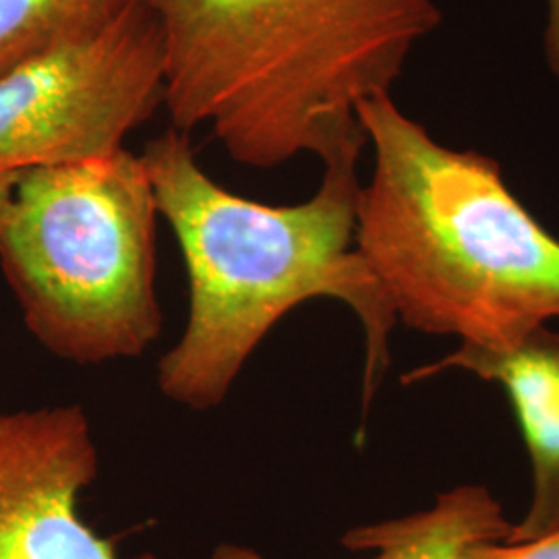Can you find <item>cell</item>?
Here are the masks:
<instances>
[{
    "label": "cell",
    "mask_w": 559,
    "mask_h": 559,
    "mask_svg": "<svg viewBox=\"0 0 559 559\" xmlns=\"http://www.w3.org/2000/svg\"><path fill=\"white\" fill-rule=\"evenodd\" d=\"M362 147L323 164L313 198L267 205L224 189L201 168L187 133L147 141L158 216L179 242L189 316L158 362V390L191 411L228 399L249 357L286 313L307 300L348 305L365 330V404L388 367L396 313L355 242Z\"/></svg>",
    "instance_id": "1"
},
{
    "label": "cell",
    "mask_w": 559,
    "mask_h": 559,
    "mask_svg": "<svg viewBox=\"0 0 559 559\" xmlns=\"http://www.w3.org/2000/svg\"><path fill=\"white\" fill-rule=\"evenodd\" d=\"M160 25L164 106L235 162L323 164L365 147L362 102L392 94L436 0H143Z\"/></svg>",
    "instance_id": "2"
},
{
    "label": "cell",
    "mask_w": 559,
    "mask_h": 559,
    "mask_svg": "<svg viewBox=\"0 0 559 559\" xmlns=\"http://www.w3.org/2000/svg\"><path fill=\"white\" fill-rule=\"evenodd\" d=\"M357 119L373 170L355 242L396 320L493 346L559 318V239L498 162L443 145L392 94L362 102Z\"/></svg>",
    "instance_id": "3"
},
{
    "label": "cell",
    "mask_w": 559,
    "mask_h": 559,
    "mask_svg": "<svg viewBox=\"0 0 559 559\" xmlns=\"http://www.w3.org/2000/svg\"><path fill=\"white\" fill-rule=\"evenodd\" d=\"M156 221L145 162L127 147L0 180V270L50 355L135 359L160 336Z\"/></svg>",
    "instance_id": "4"
},
{
    "label": "cell",
    "mask_w": 559,
    "mask_h": 559,
    "mask_svg": "<svg viewBox=\"0 0 559 559\" xmlns=\"http://www.w3.org/2000/svg\"><path fill=\"white\" fill-rule=\"evenodd\" d=\"M162 106L160 25L138 0L100 32L0 78V180L112 154Z\"/></svg>",
    "instance_id": "5"
},
{
    "label": "cell",
    "mask_w": 559,
    "mask_h": 559,
    "mask_svg": "<svg viewBox=\"0 0 559 559\" xmlns=\"http://www.w3.org/2000/svg\"><path fill=\"white\" fill-rule=\"evenodd\" d=\"M98 468L80 404L0 413V559H122L81 516Z\"/></svg>",
    "instance_id": "6"
},
{
    "label": "cell",
    "mask_w": 559,
    "mask_h": 559,
    "mask_svg": "<svg viewBox=\"0 0 559 559\" xmlns=\"http://www.w3.org/2000/svg\"><path fill=\"white\" fill-rule=\"evenodd\" d=\"M460 369L501 385L510 399L533 464V501L506 543H524L559 528V332L545 325L506 344L462 342L459 350L404 381Z\"/></svg>",
    "instance_id": "7"
},
{
    "label": "cell",
    "mask_w": 559,
    "mask_h": 559,
    "mask_svg": "<svg viewBox=\"0 0 559 559\" xmlns=\"http://www.w3.org/2000/svg\"><path fill=\"white\" fill-rule=\"evenodd\" d=\"M512 526L487 487L460 485L429 510L348 531L342 545L373 554L362 559H473L483 543L508 540ZM212 559L270 558L247 545L222 543Z\"/></svg>",
    "instance_id": "8"
},
{
    "label": "cell",
    "mask_w": 559,
    "mask_h": 559,
    "mask_svg": "<svg viewBox=\"0 0 559 559\" xmlns=\"http://www.w3.org/2000/svg\"><path fill=\"white\" fill-rule=\"evenodd\" d=\"M138 0H0V78L119 20Z\"/></svg>",
    "instance_id": "9"
},
{
    "label": "cell",
    "mask_w": 559,
    "mask_h": 559,
    "mask_svg": "<svg viewBox=\"0 0 559 559\" xmlns=\"http://www.w3.org/2000/svg\"><path fill=\"white\" fill-rule=\"evenodd\" d=\"M473 559H559V528L547 537L524 543H483L473 551Z\"/></svg>",
    "instance_id": "10"
},
{
    "label": "cell",
    "mask_w": 559,
    "mask_h": 559,
    "mask_svg": "<svg viewBox=\"0 0 559 559\" xmlns=\"http://www.w3.org/2000/svg\"><path fill=\"white\" fill-rule=\"evenodd\" d=\"M547 23L543 34V52L549 71L559 80V0H545Z\"/></svg>",
    "instance_id": "11"
}]
</instances>
